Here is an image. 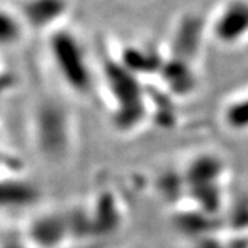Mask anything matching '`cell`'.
<instances>
[{
	"mask_svg": "<svg viewBox=\"0 0 248 248\" xmlns=\"http://www.w3.org/2000/svg\"><path fill=\"white\" fill-rule=\"evenodd\" d=\"M69 113L53 102H42L31 119V131L37 152L48 161H62L72 148V123Z\"/></svg>",
	"mask_w": 248,
	"mask_h": 248,
	"instance_id": "cell-1",
	"label": "cell"
},
{
	"mask_svg": "<svg viewBox=\"0 0 248 248\" xmlns=\"http://www.w3.org/2000/svg\"><path fill=\"white\" fill-rule=\"evenodd\" d=\"M48 53L63 84L75 94H89L91 75L78 39L68 31H55L48 39Z\"/></svg>",
	"mask_w": 248,
	"mask_h": 248,
	"instance_id": "cell-2",
	"label": "cell"
},
{
	"mask_svg": "<svg viewBox=\"0 0 248 248\" xmlns=\"http://www.w3.org/2000/svg\"><path fill=\"white\" fill-rule=\"evenodd\" d=\"M66 10L65 0H25L19 14L27 28L45 31L54 27Z\"/></svg>",
	"mask_w": 248,
	"mask_h": 248,
	"instance_id": "cell-3",
	"label": "cell"
},
{
	"mask_svg": "<svg viewBox=\"0 0 248 248\" xmlns=\"http://www.w3.org/2000/svg\"><path fill=\"white\" fill-rule=\"evenodd\" d=\"M37 200L39 192L36 186L17 179L0 181V213L19 211L33 205Z\"/></svg>",
	"mask_w": 248,
	"mask_h": 248,
	"instance_id": "cell-4",
	"label": "cell"
},
{
	"mask_svg": "<svg viewBox=\"0 0 248 248\" xmlns=\"http://www.w3.org/2000/svg\"><path fill=\"white\" fill-rule=\"evenodd\" d=\"M27 25L19 11L0 4V48H13L25 37Z\"/></svg>",
	"mask_w": 248,
	"mask_h": 248,
	"instance_id": "cell-5",
	"label": "cell"
}]
</instances>
